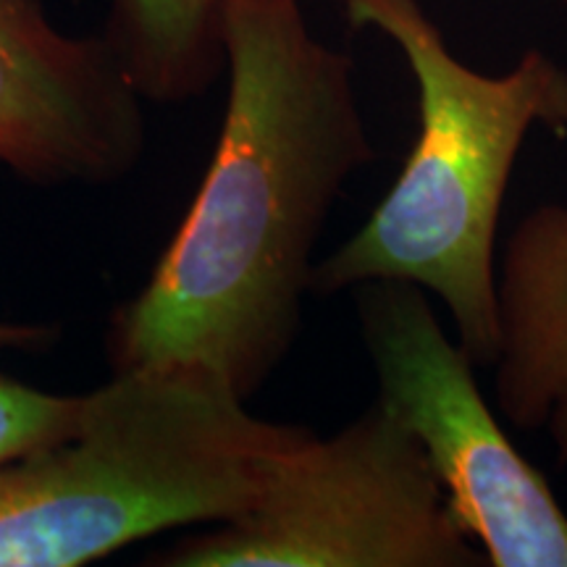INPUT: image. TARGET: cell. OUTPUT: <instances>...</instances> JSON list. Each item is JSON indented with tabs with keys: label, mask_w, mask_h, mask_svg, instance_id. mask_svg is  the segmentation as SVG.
Here are the masks:
<instances>
[{
	"label": "cell",
	"mask_w": 567,
	"mask_h": 567,
	"mask_svg": "<svg viewBox=\"0 0 567 567\" xmlns=\"http://www.w3.org/2000/svg\"><path fill=\"white\" fill-rule=\"evenodd\" d=\"M218 145L151 279L113 310L111 373L200 365L243 400L295 350L316 247L350 176L375 161L352 59L300 0H226Z\"/></svg>",
	"instance_id": "6da1fadb"
},
{
	"label": "cell",
	"mask_w": 567,
	"mask_h": 567,
	"mask_svg": "<svg viewBox=\"0 0 567 567\" xmlns=\"http://www.w3.org/2000/svg\"><path fill=\"white\" fill-rule=\"evenodd\" d=\"M308 434L250 413L208 368L113 371L82 394L66 436L0 467V567H80L163 530L234 520Z\"/></svg>",
	"instance_id": "7a4b0ae2"
},
{
	"label": "cell",
	"mask_w": 567,
	"mask_h": 567,
	"mask_svg": "<svg viewBox=\"0 0 567 567\" xmlns=\"http://www.w3.org/2000/svg\"><path fill=\"white\" fill-rule=\"evenodd\" d=\"M354 30L400 48L417 84L421 130L405 166L358 231L316 260L310 295L410 281L450 310L476 365L499 354L496 226L528 134H567V69L530 48L505 74L457 59L421 0H334Z\"/></svg>",
	"instance_id": "3957f363"
},
{
	"label": "cell",
	"mask_w": 567,
	"mask_h": 567,
	"mask_svg": "<svg viewBox=\"0 0 567 567\" xmlns=\"http://www.w3.org/2000/svg\"><path fill=\"white\" fill-rule=\"evenodd\" d=\"M163 567H484L421 444L375 400L329 436L310 431L234 520L176 542Z\"/></svg>",
	"instance_id": "277c9868"
},
{
	"label": "cell",
	"mask_w": 567,
	"mask_h": 567,
	"mask_svg": "<svg viewBox=\"0 0 567 567\" xmlns=\"http://www.w3.org/2000/svg\"><path fill=\"white\" fill-rule=\"evenodd\" d=\"M379 400L408 425L452 515L492 567H567V513L509 442L476 381V363L446 337L425 289L365 281L352 289Z\"/></svg>",
	"instance_id": "5b68a950"
},
{
	"label": "cell",
	"mask_w": 567,
	"mask_h": 567,
	"mask_svg": "<svg viewBox=\"0 0 567 567\" xmlns=\"http://www.w3.org/2000/svg\"><path fill=\"white\" fill-rule=\"evenodd\" d=\"M145 147L142 97L103 34L61 32L42 0H0V163L45 187H101Z\"/></svg>",
	"instance_id": "8992f818"
},
{
	"label": "cell",
	"mask_w": 567,
	"mask_h": 567,
	"mask_svg": "<svg viewBox=\"0 0 567 567\" xmlns=\"http://www.w3.org/2000/svg\"><path fill=\"white\" fill-rule=\"evenodd\" d=\"M496 408L544 434L567 467V208L544 203L509 234L496 271Z\"/></svg>",
	"instance_id": "52a82bcc"
},
{
	"label": "cell",
	"mask_w": 567,
	"mask_h": 567,
	"mask_svg": "<svg viewBox=\"0 0 567 567\" xmlns=\"http://www.w3.org/2000/svg\"><path fill=\"white\" fill-rule=\"evenodd\" d=\"M226 0H109L103 40L142 101L205 95L226 71Z\"/></svg>",
	"instance_id": "ba28073f"
},
{
	"label": "cell",
	"mask_w": 567,
	"mask_h": 567,
	"mask_svg": "<svg viewBox=\"0 0 567 567\" xmlns=\"http://www.w3.org/2000/svg\"><path fill=\"white\" fill-rule=\"evenodd\" d=\"M80 405L82 394H48L0 373V467L66 436Z\"/></svg>",
	"instance_id": "9c48e42d"
},
{
	"label": "cell",
	"mask_w": 567,
	"mask_h": 567,
	"mask_svg": "<svg viewBox=\"0 0 567 567\" xmlns=\"http://www.w3.org/2000/svg\"><path fill=\"white\" fill-rule=\"evenodd\" d=\"M59 337L53 326H27V323H0V352L3 350H45Z\"/></svg>",
	"instance_id": "30bf717a"
}]
</instances>
